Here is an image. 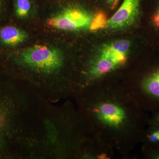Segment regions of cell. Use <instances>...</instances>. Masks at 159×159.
Segmentation results:
<instances>
[{
  "mask_svg": "<svg viewBox=\"0 0 159 159\" xmlns=\"http://www.w3.org/2000/svg\"><path fill=\"white\" fill-rule=\"evenodd\" d=\"M148 21L151 28L159 36V0H157L155 6L151 11Z\"/></svg>",
  "mask_w": 159,
  "mask_h": 159,
  "instance_id": "9c48e42d",
  "label": "cell"
},
{
  "mask_svg": "<svg viewBox=\"0 0 159 159\" xmlns=\"http://www.w3.org/2000/svg\"><path fill=\"white\" fill-rule=\"evenodd\" d=\"M92 19L89 13L84 9L70 7L48 19L47 23L56 29L75 31L89 28Z\"/></svg>",
  "mask_w": 159,
  "mask_h": 159,
  "instance_id": "277c9868",
  "label": "cell"
},
{
  "mask_svg": "<svg viewBox=\"0 0 159 159\" xmlns=\"http://www.w3.org/2000/svg\"><path fill=\"white\" fill-rule=\"evenodd\" d=\"M31 4L29 0H16V13L18 17H26L30 12Z\"/></svg>",
  "mask_w": 159,
  "mask_h": 159,
  "instance_id": "ba28073f",
  "label": "cell"
},
{
  "mask_svg": "<svg viewBox=\"0 0 159 159\" xmlns=\"http://www.w3.org/2000/svg\"><path fill=\"white\" fill-rule=\"evenodd\" d=\"M121 83L145 111L159 109V56L145 61L135 78Z\"/></svg>",
  "mask_w": 159,
  "mask_h": 159,
  "instance_id": "7a4b0ae2",
  "label": "cell"
},
{
  "mask_svg": "<svg viewBox=\"0 0 159 159\" xmlns=\"http://www.w3.org/2000/svg\"><path fill=\"white\" fill-rule=\"evenodd\" d=\"M107 22L106 15L104 12L100 11L93 18L89 27L90 29L93 31L101 29L106 25Z\"/></svg>",
  "mask_w": 159,
  "mask_h": 159,
  "instance_id": "30bf717a",
  "label": "cell"
},
{
  "mask_svg": "<svg viewBox=\"0 0 159 159\" xmlns=\"http://www.w3.org/2000/svg\"><path fill=\"white\" fill-rule=\"evenodd\" d=\"M94 136L123 156L141 143L148 116L122 83L107 79L74 96Z\"/></svg>",
  "mask_w": 159,
  "mask_h": 159,
  "instance_id": "6da1fadb",
  "label": "cell"
},
{
  "mask_svg": "<svg viewBox=\"0 0 159 159\" xmlns=\"http://www.w3.org/2000/svg\"><path fill=\"white\" fill-rule=\"evenodd\" d=\"M142 153L145 159H159V148H154L149 145L143 144Z\"/></svg>",
  "mask_w": 159,
  "mask_h": 159,
  "instance_id": "8fae6325",
  "label": "cell"
},
{
  "mask_svg": "<svg viewBox=\"0 0 159 159\" xmlns=\"http://www.w3.org/2000/svg\"><path fill=\"white\" fill-rule=\"evenodd\" d=\"M148 125L142 134L141 143L154 148H159V125Z\"/></svg>",
  "mask_w": 159,
  "mask_h": 159,
  "instance_id": "52a82bcc",
  "label": "cell"
},
{
  "mask_svg": "<svg viewBox=\"0 0 159 159\" xmlns=\"http://www.w3.org/2000/svg\"><path fill=\"white\" fill-rule=\"evenodd\" d=\"M140 0H124L118 11L107 21L112 29L124 28L131 25L139 14Z\"/></svg>",
  "mask_w": 159,
  "mask_h": 159,
  "instance_id": "5b68a950",
  "label": "cell"
},
{
  "mask_svg": "<svg viewBox=\"0 0 159 159\" xmlns=\"http://www.w3.org/2000/svg\"><path fill=\"white\" fill-rule=\"evenodd\" d=\"M110 3H113V2H115L116 0H107Z\"/></svg>",
  "mask_w": 159,
  "mask_h": 159,
  "instance_id": "4fadbf2b",
  "label": "cell"
},
{
  "mask_svg": "<svg viewBox=\"0 0 159 159\" xmlns=\"http://www.w3.org/2000/svg\"><path fill=\"white\" fill-rule=\"evenodd\" d=\"M152 124L159 125V109L152 112L151 116L149 117L148 125Z\"/></svg>",
  "mask_w": 159,
  "mask_h": 159,
  "instance_id": "7c38bea8",
  "label": "cell"
},
{
  "mask_svg": "<svg viewBox=\"0 0 159 159\" xmlns=\"http://www.w3.org/2000/svg\"><path fill=\"white\" fill-rule=\"evenodd\" d=\"M27 37L25 31L12 26L5 27L0 31V39L8 45H17L25 41Z\"/></svg>",
  "mask_w": 159,
  "mask_h": 159,
  "instance_id": "8992f818",
  "label": "cell"
},
{
  "mask_svg": "<svg viewBox=\"0 0 159 159\" xmlns=\"http://www.w3.org/2000/svg\"><path fill=\"white\" fill-rule=\"evenodd\" d=\"M129 43L122 40L106 46L99 54L84 66L88 81L95 83L110 78L111 75L125 67L129 61Z\"/></svg>",
  "mask_w": 159,
  "mask_h": 159,
  "instance_id": "3957f363",
  "label": "cell"
},
{
  "mask_svg": "<svg viewBox=\"0 0 159 159\" xmlns=\"http://www.w3.org/2000/svg\"><path fill=\"white\" fill-rule=\"evenodd\" d=\"M0 6H1V0H0Z\"/></svg>",
  "mask_w": 159,
  "mask_h": 159,
  "instance_id": "5bb4252c",
  "label": "cell"
}]
</instances>
